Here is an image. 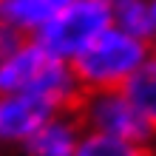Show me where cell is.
<instances>
[{"label": "cell", "mask_w": 156, "mask_h": 156, "mask_svg": "<svg viewBox=\"0 0 156 156\" xmlns=\"http://www.w3.org/2000/svg\"><path fill=\"white\" fill-rule=\"evenodd\" d=\"M0 94H31L54 111H71L82 91L71 62L51 54L40 40L23 37L0 62Z\"/></svg>", "instance_id": "1"}, {"label": "cell", "mask_w": 156, "mask_h": 156, "mask_svg": "<svg viewBox=\"0 0 156 156\" xmlns=\"http://www.w3.org/2000/svg\"><path fill=\"white\" fill-rule=\"evenodd\" d=\"M153 54V43L128 34L111 23L99 37L71 60L80 91H114L125 88L131 77Z\"/></svg>", "instance_id": "2"}, {"label": "cell", "mask_w": 156, "mask_h": 156, "mask_svg": "<svg viewBox=\"0 0 156 156\" xmlns=\"http://www.w3.org/2000/svg\"><path fill=\"white\" fill-rule=\"evenodd\" d=\"M74 114L88 133H102V136H111V139L156 148V131L136 111V105L125 94V88L85 91L77 99Z\"/></svg>", "instance_id": "3"}, {"label": "cell", "mask_w": 156, "mask_h": 156, "mask_svg": "<svg viewBox=\"0 0 156 156\" xmlns=\"http://www.w3.org/2000/svg\"><path fill=\"white\" fill-rule=\"evenodd\" d=\"M108 0H71L34 40H40L51 54L71 62L80 51H85L108 26H111Z\"/></svg>", "instance_id": "4"}, {"label": "cell", "mask_w": 156, "mask_h": 156, "mask_svg": "<svg viewBox=\"0 0 156 156\" xmlns=\"http://www.w3.org/2000/svg\"><path fill=\"white\" fill-rule=\"evenodd\" d=\"M51 114L54 108L31 94H0V148H23Z\"/></svg>", "instance_id": "5"}, {"label": "cell", "mask_w": 156, "mask_h": 156, "mask_svg": "<svg viewBox=\"0 0 156 156\" xmlns=\"http://www.w3.org/2000/svg\"><path fill=\"white\" fill-rule=\"evenodd\" d=\"M82 133H85V128L77 119L74 108L71 111H54L29 136L23 151L29 156H74Z\"/></svg>", "instance_id": "6"}, {"label": "cell", "mask_w": 156, "mask_h": 156, "mask_svg": "<svg viewBox=\"0 0 156 156\" xmlns=\"http://www.w3.org/2000/svg\"><path fill=\"white\" fill-rule=\"evenodd\" d=\"M68 3L71 0H0V23L20 37H37Z\"/></svg>", "instance_id": "7"}, {"label": "cell", "mask_w": 156, "mask_h": 156, "mask_svg": "<svg viewBox=\"0 0 156 156\" xmlns=\"http://www.w3.org/2000/svg\"><path fill=\"white\" fill-rule=\"evenodd\" d=\"M125 94L131 97V102L136 105V111L145 116V122L156 131V51L131 77V82L125 85Z\"/></svg>", "instance_id": "8"}, {"label": "cell", "mask_w": 156, "mask_h": 156, "mask_svg": "<svg viewBox=\"0 0 156 156\" xmlns=\"http://www.w3.org/2000/svg\"><path fill=\"white\" fill-rule=\"evenodd\" d=\"M111 20L116 29H122L128 34H136V37L151 40V43L156 40L151 0H119L111 6Z\"/></svg>", "instance_id": "9"}, {"label": "cell", "mask_w": 156, "mask_h": 156, "mask_svg": "<svg viewBox=\"0 0 156 156\" xmlns=\"http://www.w3.org/2000/svg\"><path fill=\"white\" fill-rule=\"evenodd\" d=\"M74 156H156V148H145V145L111 139L102 133H82Z\"/></svg>", "instance_id": "10"}, {"label": "cell", "mask_w": 156, "mask_h": 156, "mask_svg": "<svg viewBox=\"0 0 156 156\" xmlns=\"http://www.w3.org/2000/svg\"><path fill=\"white\" fill-rule=\"evenodd\" d=\"M20 40H23V37H20V34H17L14 29H9L6 23H0V62L6 60V54L12 51Z\"/></svg>", "instance_id": "11"}, {"label": "cell", "mask_w": 156, "mask_h": 156, "mask_svg": "<svg viewBox=\"0 0 156 156\" xmlns=\"http://www.w3.org/2000/svg\"><path fill=\"white\" fill-rule=\"evenodd\" d=\"M151 12H153V31H156V0H151ZM156 43V40H153Z\"/></svg>", "instance_id": "12"}, {"label": "cell", "mask_w": 156, "mask_h": 156, "mask_svg": "<svg viewBox=\"0 0 156 156\" xmlns=\"http://www.w3.org/2000/svg\"><path fill=\"white\" fill-rule=\"evenodd\" d=\"M114 3H119V0H108V6H114Z\"/></svg>", "instance_id": "13"}, {"label": "cell", "mask_w": 156, "mask_h": 156, "mask_svg": "<svg viewBox=\"0 0 156 156\" xmlns=\"http://www.w3.org/2000/svg\"><path fill=\"white\" fill-rule=\"evenodd\" d=\"M153 51H156V43H153Z\"/></svg>", "instance_id": "14"}]
</instances>
